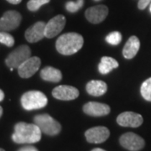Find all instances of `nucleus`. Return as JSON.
<instances>
[{
  "label": "nucleus",
  "instance_id": "f257e3e1",
  "mask_svg": "<svg viewBox=\"0 0 151 151\" xmlns=\"http://www.w3.org/2000/svg\"><path fill=\"white\" fill-rule=\"evenodd\" d=\"M12 139L16 144H35L41 139V130L35 124L19 122L14 126Z\"/></svg>",
  "mask_w": 151,
  "mask_h": 151
},
{
  "label": "nucleus",
  "instance_id": "f03ea898",
  "mask_svg": "<svg viewBox=\"0 0 151 151\" xmlns=\"http://www.w3.org/2000/svg\"><path fill=\"white\" fill-rule=\"evenodd\" d=\"M82 35L77 33H66L60 35L55 43V47L60 54L70 55L79 51L83 46Z\"/></svg>",
  "mask_w": 151,
  "mask_h": 151
},
{
  "label": "nucleus",
  "instance_id": "7ed1b4c3",
  "mask_svg": "<svg viewBox=\"0 0 151 151\" xmlns=\"http://www.w3.org/2000/svg\"><path fill=\"white\" fill-rule=\"evenodd\" d=\"M20 101L22 107L27 111L43 108L48 103L46 96L40 91H29L24 93Z\"/></svg>",
  "mask_w": 151,
  "mask_h": 151
},
{
  "label": "nucleus",
  "instance_id": "20e7f679",
  "mask_svg": "<svg viewBox=\"0 0 151 151\" xmlns=\"http://www.w3.org/2000/svg\"><path fill=\"white\" fill-rule=\"evenodd\" d=\"M34 123L40 128L42 133L49 136L57 135L61 131V125L59 122L46 113L36 115L34 118Z\"/></svg>",
  "mask_w": 151,
  "mask_h": 151
},
{
  "label": "nucleus",
  "instance_id": "39448f33",
  "mask_svg": "<svg viewBox=\"0 0 151 151\" xmlns=\"http://www.w3.org/2000/svg\"><path fill=\"white\" fill-rule=\"evenodd\" d=\"M30 56H31V50L29 47L25 45H22L20 46L17 47L15 50H14L8 55V57L5 60V63L12 71L15 68L18 69L19 65H22Z\"/></svg>",
  "mask_w": 151,
  "mask_h": 151
},
{
  "label": "nucleus",
  "instance_id": "423d86ee",
  "mask_svg": "<svg viewBox=\"0 0 151 151\" xmlns=\"http://www.w3.org/2000/svg\"><path fill=\"white\" fill-rule=\"evenodd\" d=\"M21 14L15 10L5 12L2 18H0V32L12 31L16 29L21 23Z\"/></svg>",
  "mask_w": 151,
  "mask_h": 151
},
{
  "label": "nucleus",
  "instance_id": "0eeeda50",
  "mask_svg": "<svg viewBox=\"0 0 151 151\" xmlns=\"http://www.w3.org/2000/svg\"><path fill=\"white\" fill-rule=\"evenodd\" d=\"M119 143L124 149L129 151H139L145 145V142L142 137L131 132L122 135L119 139Z\"/></svg>",
  "mask_w": 151,
  "mask_h": 151
},
{
  "label": "nucleus",
  "instance_id": "6e6552de",
  "mask_svg": "<svg viewBox=\"0 0 151 151\" xmlns=\"http://www.w3.org/2000/svg\"><path fill=\"white\" fill-rule=\"evenodd\" d=\"M41 65V60L37 56H30L18 68V73L22 78H29L36 73Z\"/></svg>",
  "mask_w": 151,
  "mask_h": 151
},
{
  "label": "nucleus",
  "instance_id": "1a4fd4ad",
  "mask_svg": "<svg viewBox=\"0 0 151 151\" xmlns=\"http://www.w3.org/2000/svg\"><path fill=\"white\" fill-rule=\"evenodd\" d=\"M110 136V131L108 128L103 126L93 127L87 129L85 133V137L88 143L101 144L108 139Z\"/></svg>",
  "mask_w": 151,
  "mask_h": 151
},
{
  "label": "nucleus",
  "instance_id": "9d476101",
  "mask_svg": "<svg viewBox=\"0 0 151 151\" xmlns=\"http://www.w3.org/2000/svg\"><path fill=\"white\" fill-rule=\"evenodd\" d=\"M65 18L61 14H58L52 18L48 23H46L45 30V37L50 39L58 35L65 27Z\"/></svg>",
  "mask_w": 151,
  "mask_h": 151
},
{
  "label": "nucleus",
  "instance_id": "9b49d317",
  "mask_svg": "<svg viewBox=\"0 0 151 151\" xmlns=\"http://www.w3.org/2000/svg\"><path fill=\"white\" fill-rule=\"evenodd\" d=\"M143 117L134 112H124L119 114L117 118V123L123 127L138 128L143 124Z\"/></svg>",
  "mask_w": 151,
  "mask_h": 151
},
{
  "label": "nucleus",
  "instance_id": "f8f14e48",
  "mask_svg": "<svg viewBox=\"0 0 151 151\" xmlns=\"http://www.w3.org/2000/svg\"><path fill=\"white\" fill-rule=\"evenodd\" d=\"M52 96L59 100L70 101L77 98L79 96V91L74 86L60 85L55 87L52 91Z\"/></svg>",
  "mask_w": 151,
  "mask_h": 151
},
{
  "label": "nucleus",
  "instance_id": "ddd939ff",
  "mask_svg": "<svg viewBox=\"0 0 151 151\" xmlns=\"http://www.w3.org/2000/svg\"><path fill=\"white\" fill-rule=\"evenodd\" d=\"M108 14V8L105 5H97L87 9L85 12L86 19L92 24L103 22Z\"/></svg>",
  "mask_w": 151,
  "mask_h": 151
},
{
  "label": "nucleus",
  "instance_id": "4468645a",
  "mask_svg": "<svg viewBox=\"0 0 151 151\" xmlns=\"http://www.w3.org/2000/svg\"><path fill=\"white\" fill-rule=\"evenodd\" d=\"M45 25H46V23L43 21H39L29 28L25 31V35H24L28 42L36 43L38 41L41 40L44 37H45Z\"/></svg>",
  "mask_w": 151,
  "mask_h": 151
},
{
  "label": "nucleus",
  "instance_id": "2eb2a0df",
  "mask_svg": "<svg viewBox=\"0 0 151 151\" xmlns=\"http://www.w3.org/2000/svg\"><path fill=\"white\" fill-rule=\"evenodd\" d=\"M110 107L105 103L89 102L83 106V112L92 117H103L110 113Z\"/></svg>",
  "mask_w": 151,
  "mask_h": 151
},
{
  "label": "nucleus",
  "instance_id": "dca6fc26",
  "mask_svg": "<svg viewBox=\"0 0 151 151\" xmlns=\"http://www.w3.org/2000/svg\"><path fill=\"white\" fill-rule=\"evenodd\" d=\"M140 47V41L139 38L133 35L128 40L123 50V55L126 59H133L137 55Z\"/></svg>",
  "mask_w": 151,
  "mask_h": 151
},
{
  "label": "nucleus",
  "instance_id": "f3484780",
  "mask_svg": "<svg viewBox=\"0 0 151 151\" xmlns=\"http://www.w3.org/2000/svg\"><path fill=\"white\" fill-rule=\"evenodd\" d=\"M86 92L88 94L93 97H99L105 94L108 90V86L106 82L98 80H92L87 82L86 86Z\"/></svg>",
  "mask_w": 151,
  "mask_h": 151
},
{
  "label": "nucleus",
  "instance_id": "a211bd4d",
  "mask_svg": "<svg viewBox=\"0 0 151 151\" xmlns=\"http://www.w3.org/2000/svg\"><path fill=\"white\" fill-rule=\"evenodd\" d=\"M40 77L44 81L50 82H59L62 79L61 71L52 66H46L40 70Z\"/></svg>",
  "mask_w": 151,
  "mask_h": 151
},
{
  "label": "nucleus",
  "instance_id": "6ab92c4d",
  "mask_svg": "<svg viewBox=\"0 0 151 151\" xmlns=\"http://www.w3.org/2000/svg\"><path fill=\"white\" fill-rule=\"evenodd\" d=\"M119 66V62L109 56H103L98 65V70L101 74L107 75L111 70Z\"/></svg>",
  "mask_w": 151,
  "mask_h": 151
},
{
  "label": "nucleus",
  "instance_id": "aec40b11",
  "mask_svg": "<svg viewBox=\"0 0 151 151\" xmlns=\"http://www.w3.org/2000/svg\"><path fill=\"white\" fill-rule=\"evenodd\" d=\"M140 92L146 101L151 102V77L145 81L141 85Z\"/></svg>",
  "mask_w": 151,
  "mask_h": 151
},
{
  "label": "nucleus",
  "instance_id": "412c9836",
  "mask_svg": "<svg viewBox=\"0 0 151 151\" xmlns=\"http://www.w3.org/2000/svg\"><path fill=\"white\" fill-rule=\"evenodd\" d=\"M106 41L112 45H117L122 41V35L119 31H113L106 36Z\"/></svg>",
  "mask_w": 151,
  "mask_h": 151
},
{
  "label": "nucleus",
  "instance_id": "4be33fe9",
  "mask_svg": "<svg viewBox=\"0 0 151 151\" xmlns=\"http://www.w3.org/2000/svg\"><path fill=\"white\" fill-rule=\"evenodd\" d=\"M0 43L4 44L8 47H12L14 45V38L8 32L1 31L0 32Z\"/></svg>",
  "mask_w": 151,
  "mask_h": 151
},
{
  "label": "nucleus",
  "instance_id": "5701e85b",
  "mask_svg": "<svg viewBox=\"0 0 151 151\" xmlns=\"http://www.w3.org/2000/svg\"><path fill=\"white\" fill-rule=\"evenodd\" d=\"M50 0H29L27 3V8L29 11L35 12L40 9V8L44 4L50 3Z\"/></svg>",
  "mask_w": 151,
  "mask_h": 151
},
{
  "label": "nucleus",
  "instance_id": "b1692460",
  "mask_svg": "<svg viewBox=\"0 0 151 151\" xmlns=\"http://www.w3.org/2000/svg\"><path fill=\"white\" fill-rule=\"evenodd\" d=\"M84 4V0H77L76 2L69 1L65 4V9L70 13H76L82 8Z\"/></svg>",
  "mask_w": 151,
  "mask_h": 151
},
{
  "label": "nucleus",
  "instance_id": "393cba45",
  "mask_svg": "<svg viewBox=\"0 0 151 151\" xmlns=\"http://www.w3.org/2000/svg\"><path fill=\"white\" fill-rule=\"evenodd\" d=\"M151 4V0H139L138 3V7L140 10L145 9L148 6Z\"/></svg>",
  "mask_w": 151,
  "mask_h": 151
},
{
  "label": "nucleus",
  "instance_id": "a878e982",
  "mask_svg": "<svg viewBox=\"0 0 151 151\" xmlns=\"http://www.w3.org/2000/svg\"><path fill=\"white\" fill-rule=\"evenodd\" d=\"M18 151H39L35 148V147H34V146H30V145H28V146H24V147H22L20 149H19Z\"/></svg>",
  "mask_w": 151,
  "mask_h": 151
},
{
  "label": "nucleus",
  "instance_id": "bb28decb",
  "mask_svg": "<svg viewBox=\"0 0 151 151\" xmlns=\"http://www.w3.org/2000/svg\"><path fill=\"white\" fill-rule=\"evenodd\" d=\"M7 1L12 4H19V3H21L22 0H7Z\"/></svg>",
  "mask_w": 151,
  "mask_h": 151
},
{
  "label": "nucleus",
  "instance_id": "cd10ccee",
  "mask_svg": "<svg viewBox=\"0 0 151 151\" xmlns=\"http://www.w3.org/2000/svg\"><path fill=\"white\" fill-rule=\"evenodd\" d=\"M4 98V92L0 89V102L3 101Z\"/></svg>",
  "mask_w": 151,
  "mask_h": 151
},
{
  "label": "nucleus",
  "instance_id": "c85d7f7f",
  "mask_svg": "<svg viewBox=\"0 0 151 151\" xmlns=\"http://www.w3.org/2000/svg\"><path fill=\"white\" fill-rule=\"evenodd\" d=\"M92 151H106L103 150V149H100V148H96V149H93Z\"/></svg>",
  "mask_w": 151,
  "mask_h": 151
},
{
  "label": "nucleus",
  "instance_id": "c756f323",
  "mask_svg": "<svg viewBox=\"0 0 151 151\" xmlns=\"http://www.w3.org/2000/svg\"><path fill=\"white\" fill-rule=\"evenodd\" d=\"M2 115H3V108L0 106V118L2 117Z\"/></svg>",
  "mask_w": 151,
  "mask_h": 151
},
{
  "label": "nucleus",
  "instance_id": "7c9ffc66",
  "mask_svg": "<svg viewBox=\"0 0 151 151\" xmlns=\"http://www.w3.org/2000/svg\"><path fill=\"white\" fill-rule=\"evenodd\" d=\"M0 151H5V150H4V149H1V148H0Z\"/></svg>",
  "mask_w": 151,
  "mask_h": 151
},
{
  "label": "nucleus",
  "instance_id": "2f4dec72",
  "mask_svg": "<svg viewBox=\"0 0 151 151\" xmlns=\"http://www.w3.org/2000/svg\"><path fill=\"white\" fill-rule=\"evenodd\" d=\"M150 12H151V4H150Z\"/></svg>",
  "mask_w": 151,
  "mask_h": 151
},
{
  "label": "nucleus",
  "instance_id": "473e14b6",
  "mask_svg": "<svg viewBox=\"0 0 151 151\" xmlns=\"http://www.w3.org/2000/svg\"><path fill=\"white\" fill-rule=\"evenodd\" d=\"M94 1H97H97H101V0H94Z\"/></svg>",
  "mask_w": 151,
  "mask_h": 151
}]
</instances>
